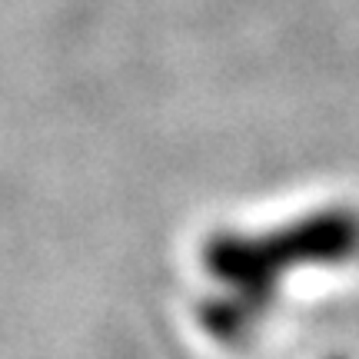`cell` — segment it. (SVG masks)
Here are the masks:
<instances>
[{
	"label": "cell",
	"mask_w": 359,
	"mask_h": 359,
	"mask_svg": "<svg viewBox=\"0 0 359 359\" xmlns=\"http://www.w3.org/2000/svg\"><path fill=\"white\" fill-rule=\"evenodd\" d=\"M359 257V210L326 206L266 233H217L203 246V263L219 296L203 320L223 339L250 333L273 303L276 286L299 266H339Z\"/></svg>",
	"instance_id": "obj_1"
}]
</instances>
